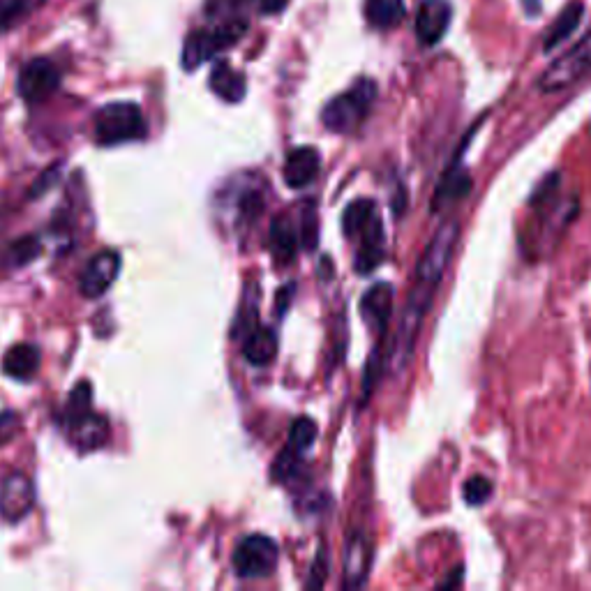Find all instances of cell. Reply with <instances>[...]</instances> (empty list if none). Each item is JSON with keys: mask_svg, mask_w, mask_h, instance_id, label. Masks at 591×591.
I'll return each instance as SVG.
<instances>
[{"mask_svg": "<svg viewBox=\"0 0 591 591\" xmlns=\"http://www.w3.org/2000/svg\"><path fill=\"white\" fill-rule=\"evenodd\" d=\"M271 250L273 257L280 261V264H289L291 259L296 257L298 250V236L294 224L284 218H278L271 227Z\"/></svg>", "mask_w": 591, "mask_h": 591, "instance_id": "obj_21", "label": "cell"}, {"mask_svg": "<svg viewBox=\"0 0 591 591\" xmlns=\"http://www.w3.org/2000/svg\"><path fill=\"white\" fill-rule=\"evenodd\" d=\"M370 552V543L363 534H354L349 538L347 555H344V585L351 589L365 585L370 568Z\"/></svg>", "mask_w": 591, "mask_h": 591, "instance_id": "obj_15", "label": "cell"}, {"mask_svg": "<svg viewBox=\"0 0 591 591\" xmlns=\"http://www.w3.org/2000/svg\"><path fill=\"white\" fill-rule=\"evenodd\" d=\"M248 31V24L241 19H231L213 31H197L187 37L183 49V67L185 70H197L201 63L211 61L215 54H220L231 44H236Z\"/></svg>", "mask_w": 591, "mask_h": 591, "instance_id": "obj_6", "label": "cell"}, {"mask_svg": "<svg viewBox=\"0 0 591 591\" xmlns=\"http://www.w3.org/2000/svg\"><path fill=\"white\" fill-rule=\"evenodd\" d=\"M67 428H70V439L74 446H79L81 451H95L102 448L109 439V423L107 418L84 411V414L67 418Z\"/></svg>", "mask_w": 591, "mask_h": 591, "instance_id": "obj_13", "label": "cell"}, {"mask_svg": "<svg viewBox=\"0 0 591 591\" xmlns=\"http://www.w3.org/2000/svg\"><path fill=\"white\" fill-rule=\"evenodd\" d=\"M319 169L321 155L317 148H294V151L287 155V162H284V183L294 187V190H301V187H308L314 178L319 176Z\"/></svg>", "mask_w": 591, "mask_h": 591, "instance_id": "obj_14", "label": "cell"}, {"mask_svg": "<svg viewBox=\"0 0 591 591\" xmlns=\"http://www.w3.org/2000/svg\"><path fill=\"white\" fill-rule=\"evenodd\" d=\"M95 141L102 146H116L125 141H139L146 137L148 125L144 111L134 102H111L95 114Z\"/></svg>", "mask_w": 591, "mask_h": 591, "instance_id": "obj_3", "label": "cell"}, {"mask_svg": "<svg viewBox=\"0 0 591 591\" xmlns=\"http://www.w3.org/2000/svg\"><path fill=\"white\" fill-rule=\"evenodd\" d=\"M591 74V33H587L582 40L568 49L564 56H559L548 70L538 79V88L543 93H559L564 88H571Z\"/></svg>", "mask_w": 591, "mask_h": 591, "instance_id": "obj_7", "label": "cell"}, {"mask_svg": "<svg viewBox=\"0 0 591 591\" xmlns=\"http://www.w3.org/2000/svg\"><path fill=\"white\" fill-rule=\"evenodd\" d=\"M492 490H495L492 481H488L485 476H474L465 483V488H462V495H465V501L469 506H481L490 499Z\"/></svg>", "mask_w": 591, "mask_h": 591, "instance_id": "obj_25", "label": "cell"}, {"mask_svg": "<svg viewBox=\"0 0 591 591\" xmlns=\"http://www.w3.org/2000/svg\"><path fill=\"white\" fill-rule=\"evenodd\" d=\"M35 504L33 483L24 474H10L0 485V518L7 522L24 520Z\"/></svg>", "mask_w": 591, "mask_h": 591, "instance_id": "obj_10", "label": "cell"}, {"mask_svg": "<svg viewBox=\"0 0 591 591\" xmlns=\"http://www.w3.org/2000/svg\"><path fill=\"white\" fill-rule=\"evenodd\" d=\"M582 17H585V7H582L580 3H571V5H568L566 10L559 14V19L555 21V24L550 26V33L543 40V51L557 49L561 42L568 40V37L573 35L575 28L580 26Z\"/></svg>", "mask_w": 591, "mask_h": 591, "instance_id": "obj_20", "label": "cell"}, {"mask_svg": "<svg viewBox=\"0 0 591 591\" xmlns=\"http://www.w3.org/2000/svg\"><path fill=\"white\" fill-rule=\"evenodd\" d=\"M121 273V254L116 250H102L88 261V266L81 273L79 289L86 298H100L111 284L116 282Z\"/></svg>", "mask_w": 591, "mask_h": 591, "instance_id": "obj_9", "label": "cell"}, {"mask_svg": "<svg viewBox=\"0 0 591 591\" xmlns=\"http://www.w3.org/2000/svg\"><path fill=\"white\" fill-rule=\"evenodd\" d=\"M243 354L252 363L254 368H266L275 361L278 356V335L271 328L254 324L248 333H245Z\"/></svg>", "mask_w": 591, "mask_h": 591, "instance_id": "obj_16", "label": "cell"}, {"mask_svg": "<svg viewBox=\"0 0 591 591\" xmlns=\"http://www.w3.org/2000/svg\"><path fill=\"white\" fill-rule=\"evenodd\" d=\"M37 254H40V243L35 241V238H21L19 243H14L10 248V259L12 264H28V261H33Z\"/></svg>", "mask_w": 591, "mask_h": 591, "instance_id": "obj_27", "label": "cell"}, {"mask_svg": "<svg viewBox=\"0 0 591 591\" xmlns=\"http://www.w3.org/2000/svg\"><path fill=\"white\" fill-rule=\"evenodd\" d=\"M342 229L351 241L361 243L356 252V271L372 273L384 257V227L374 201L361 199L349 204L342 215Z\"/></svg>", "mask_w": 591, "mask_h": 591, "instance_id": "obj_2", "label": "cell"}, {"mask_svg": "<svg viewBox=\"0 0 591 591\" xmlns=\"http://www.w3.org/2000/svg\"><path fill=\"white\" fill-rule=\"evenodd\" d=\"M458 238H460V222L446 220L435 231V236H432L428 248H425L421 261H418L416 273H414V287H411L405 310H402L398 340H395V347H393V356L398 358V365H405L411 358V354H414L418 331H421L425 314H428L432 301H435L441 278H444L446 268L451 264Z\"/></svg>", "mask_w": 591, "mask_h": 591, "instance_id": "obj_1", "label": "cell"}, {"mask_svg": "<svg viewBox=\"0 0 591 591\" xmlns=\"http://www.w3.org/2000/svg\"><path fill=\"white\" fill-rule=\"evenodd\" d=\"M314 441H317V423H314L312 418H308V416L296 418L294 425H291V430H289V444L287 446H291L294 451L305 455V451H310Z\"/></svg>", "mask_w": 591, "mask_h": 591, "instance_id": "obj_24", "label": "cell"}, {"mask_svg": "<svg viewBox=\"0 0 591 591\" xmlns=\"http://www.w3.org/2000/svg\"><path fill=\"white\" fill-rule=\"evenodd\" d=\"M14 423H17V418H14V414H5L3 416V421H0V441H5V439L12 437Z\"/></svg>", "mask_w": 591, "mask_h": 591, "instance_id": "obj_29", "label": "cell"}, {"mask_svg": "<svg viewBox=\"0 0 591 591\" xmlns=\"http://www.w3.org/2000/svg\"><path fill=\"white\" fill-rule=\"evenodd\" d=\"M211 88L224 102H241L245 91H248V84H245V77L241 72H236L229 63L222 61L213 67Z\"/></svg>", "mask_w": 591, "mask_h": 591, "instance_id": "obj_18", "label": "cell"}, {"mask_svg": "<svg viewBox=\"0 0 591 591\" xmlns=\"http://www.w3.org/2000/svg\"><path fill=\"white\" fill-rule=\"evenodd\" d=\"M469 187H471V181H469V176L465 174V171H448V176L444 178V181H441V185H439V190H437V197L432 199V204H437V206H446L448 201H455L458 197H465V194L469 192Z\"/></svg>", "mask_w": 591, "mask_h": 591, "instance_id": "obj_23", "label": "cell"}, {"mask_svg": "<svg viewBox=\"0 0 591 591\" xmlns=\"http://www.w3.org/2000/svg\"><path fill=\"white\" fill-rule=\"evenodd\" d=\"M40 349L31 342L14 344V347L3 356V372L7 377L17 381H31L37 370H40Z\"/></svg>", "mask_w": 591, "mask_h": 591, "instance_id": "obj_17", "label": "cell"}, {"mask_svg": "<svg viewBox=\"0 0 591 591\" xmlns=\"http://www.w3.org/2000/svg\"><path fill=\"white\" fill-rule=\"evenodd\" d=\"M377 100V84L372 79H358L347 93L333 97L321 111V123L331 132H354L370 114Z\"/></svg>", "mask_w": 591, "mask_h": 591, "instance_id": "obj_4", "label": "cell"}, {"mask_svg": "<svg viewBox=\"0 0 591 591\" xmlns=\"http://www.w3.org/2000/svg\"><path fill=\"white\" fill-rule=\"evenodd\" d=\"M61 86V72L49 58H33L19 74V95L26 102L47 100Z\"/></svg>", "mask_w": 591, "mask_h": 591, "instance_id": "obj_8", "label": "cell"}, {"mask_svg": "<svg viewBox=\"0 0 591 591\" xmlns=\"http://www.w3.org/2000/svg\"><path fill=\"white\" fill-rule=\"evenodd\" d=\"M289 0H259V10L264 14H278L287 7Z\"/></svg>", "mask_w": 591, "mask_h": 591, "instance_id": "obj_28", "label": "cell"}, {"mask_svg": "<svg viewBox=\"0 0 591 591\" xmlns=\"http://www.w3.org/2000/svg\"><path fill=\"white\" fill-rule=\"evenodd\" d=\"M234 571L238 578L259 580L268 578L280 561V548L271 536L250 534L245 536L234 550Z\"/></svg>", "mask_w": 591, "mask_h": 591, "instance_id": "obj_5", "label": "cell"}, {"mask_svg": "<svg viewBox=\"0 0 591 591\" xmlns=\"http://www.w3.org/2000/svg\"><path fill=\"white\" fill-rule=\"evenodd\" d=\"M88 407H91V386H88L86 381H81V384L72 391L70 400H67L65 414H67V418L79 416V414H84V411H91Z\"/></svg>", "mask_w": 591, "mask_h": 591, "instance_id": "obj_26", "label": "cell"}, {"mask_svg": "<svg viewBox=\"0 0 591 591\" xmlns=\"http://www.w3.org/2000/svg\"><path fill=\"white\" fill-rule=\"evenodd\" d=\"M361 314L374 333H386L388 321L393 314V287L388 282H379L365 291L361 301Z\"/></svg>", "mask_w": 591, "mask_h": 591, "instance_id": "obj_12", "label": "cell"}, {"mask_svg": "<svg viewBox=\"0 0 591 591\" xmlns=\"http://www.w3.org/2000/svg\"><path fill=\"white\" fill-rule=\"evenodd\" d=\"M405 0H365V17L379 31H391L405 21Z\"/></svg>", "mask_w": 591, "mask_h": 591, "instance_id": "obj_19", "label": "cell"}, {"mask_svg": "<svg viewBox=\"0 0 591 591\" xmlns=\"http://www.w3.org/2000/svg\"><path fill=\"white\" fill-rule=\"evenodd\" d=\"M47 0H0V33L31 17Z\"/></svg>", "mask_w": 591, "mask_h": 591, "instance_id": "obj_22", "label": "cell"}, {"mask_svg": "<svg viewBox=\"0 0 591 591\" xmlns=\"http://www.w3.org/2000/svg\"><path fill=\"white\" fill-rule=\"evenodd\" d=\"M453 19V7L448 0H423L416 12V37L425 47L441 42Z\"/></svg>", "mask_w": 591, "mask_h": 591, "instance_id": "obj_11", "label": "cell"}]
</instances>
